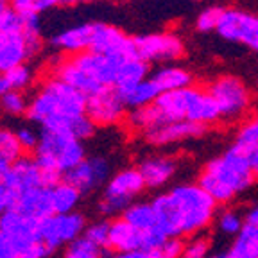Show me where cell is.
Returning a JSON list of instances; mask_svg holds the SVG:
<instances>
[{
    "label": "cell",
    "instance_id": "obj_1",
    "mask_svg": "<svg viewBox=\"0 0 258 258\" xmlns=\"http://www.w3.org/2000/svg\"><path fill=\"white\" fill-rule=\"evenodd\" d=\"M158 226L169 238L196 235L212 224L217 203L196 183L176 185L153 199Z\"/></svg>",
    "mask_w": 258,
    "mask_h": 258
},
{
    "label": "cell",
    "instance_id": "obj_2",
    "mask_svg": "<svg viewBox=\"0 0 258 258\" xmlns=\"http://www.w3.org/2000/svg\"><path fill=\"white\" fill-rule=\"evenodd\" d=\"M86 102L88 97L50 74L40 81L29 99L27 120L38 124L40 129L70 135L72 122L81 115H86Z\"/></svg>",
    "mask_w": 258,
    "mask_h": 258
},
{
    "label": "cell",
    "instance_id": "obj_3",
    "mask_svg": "<svg viewBox=\"0 0 258 258\" xmlns=\"http://www.w3.org/2000/svg\"><path fill=\"white\" fill-rule=\"evenodd\" d=\"M154 106L169 122L186 120L194 124L210 125L221 120L217 104L208 93V90L198 88V86L161 93Z\"/></svg>",
    "mask_w": 258,
    "mask_h": 258
},
{
    "label": "cell",
    "instance_id": "obj_4",
    "mask_svg": "<svg viewBox=\"0 0 258 258\" xmlns=\"http://www.w3.org/2000/svg\"><path fill=\"white\" fill-rule=\"evenodd\" d=\"M32 156L38 161L41 172L59 174L64 177V174L86 160V149L83 142L72 135L40 129V144Z\"/></svg>",
    "mask_w": 258,
    "mask_h": 258
},
{
    "label": "cell",
    "instance_id": "obj_5",
    "mask_svg": "<svg viewBox=\"0 0 258 258\" xmlns=\"http://www.w3.org/2000/svg\"><path fill=\"white\" fill-rule=\"evenodd\" d=\"M40 222V219L11 208L0 217V233L11 242L22 258H47L50 251L41 242Z\"/></svg>",
    "mask_w": 258,
    "mask_h": 258
},
{
    "label": "cell",
    "instance_id": "obj_6",
    "mask_svg": "<svg viewBox=\"0 0 258 258\" xmlns=\"http://www.w3.org/2000/svg\"><path fill=\"white\" fill-rule=\"evenodd\" d=\"M206 90L217 104L221 120L226 124L242 120L253 106V93L237 76L226 74L215 77L214 81H210Z\"/></svg>",
    "mask_w": 258,
    "mask_h": 258
},
{
    "label": "cell",
    "instance_id": "obj_7",
    "mask_svg": "<svg viewBox=\"0 0 258 258\" xmlns=\"http://www.w3.org/2000/svg\"><path fill=\"white\" fill-rule=\"evenodd\" d=\"M203 170L208 172L212 177H215L219 183L228 186L235 196L247 190L256 179L253 169H251L249 158L246 154L238 153L233 147H230L221 156L210 160Z\"/></svg>",
    "mask_w": 258,
    "mask_h": 258
},
{
    "label": "cell",
    "instance_id": "obj_8",
    "mask_svg": "<svg viewBox=\"0 0 258 258\" xmlns=\"http://www.w3.org/2000/svg\"><path fill=\"white\" fill-rule=\"evenodd\" d=\"M145 188V181L140 170L129 167L122 169L109 177L106 183L104 196L99 203V212L102 215L124 214L129 206L133 205V199Z\"/></svg>",
    "mask_w": 258,
    "mask_h": 258
},
{
    "label": "cell",
    "instance_id": "obj_9",
    "mask_svg": "<svg viewBox=\"0 0 258 258\" xmlns=\"http://www.w3.org/2000/svg\"><path fill=\"white\" fill-rule=\"evenodd\" d=\"M135 52L149 64H172L185 54V41L176 32H147L135 36Z\"/></svg>",
    "mask_w": 258,
    "mask_h": 258
},
{
    "label": "cell",
    "instance_id": "obj_10",
    "mask_svg": "<svg viewBox=\"0 0 258 258\" xmlns=\"http://www.w3.org/2000/svg\"><path fill=\"white\" fill-rule=\"evenodd\" d=\"M222 40L246 45L258 52V15H251L238 8H222L217 31Z\"/></svg>",
    "mask_w": 258,
    "mask_h": 258
},
{
    "label": "cell",
    "instance_id": "obj_11",
    "mask_svg": "<svg viewBox=\"0 0 258 258\" xmlns=\"http://www.w3.org/2000/svg\"><path fill=\"white\" fill-rule=\"evenodd\" d=\"M86 230V219L79 212L72 214L50 215L40 222V237L47 249H59L61 246H69L70 242L83 237Z\"/></svg>",
    "mask_w": 258,
    "mask_h": 258
},
{
    "label": "cell",
    "instance_id": "obj_12",
    "mask_svg": "<svg viewBox=\"0 0 258 258\" xmlns=\"http://www.w3.org/2000/svg\"><path fill=\"white\" fill-rule=\"evenodd\" d=\"M127 108L117 88H102L95 95L88 97L86 115L97 127H111L125 120Z\"/></svg>",
    "mask_w": 258,
    "mask_h": 258
},
{
    "label": "cell",
    "instance_id": "obj_13",
    "mask_svg": "<svg viewBox=\"0 0 258 258\" xmlns=\"http://www.w3.org/2000/svg\"><path fill=\"white\" fill-rule=\"evenodd\" d=\"M92 52L113 57V59H124L129 56H137L135 52V38L127 32L104 22H93L92 36Z\"/></svg>",
    "mask_w": 258,
    "mask_h": 258
},
{
    "label": "cell",
    "instance_id": "obj_14",
    "mask_svg": "<svg viewBox=\"0 0 258 258\" xmlns=\"http://www.w3.org/2000/svg\"><path fill=\"white\" fill-rule=\"evenodd\" d=\"M67 57H69V61L79 72H83L86 77L95 81L99 86H102V88H115L120 59H113V57L102 56V54L92 52V50Z\"/></svg>",
    "mask_w": 258,
    "mask_h": 258
},
{
    "label": "cell",
    "instance_id": "obj_15",
    "mask_svg": "<svg viewBox=\"0 0 258 258\" xmlns=\"http://www.w3.org/2000/svg\"><path fill=\"white\" fill-rule=\"evenodd\" d=\"M111 165L104 156H90L81 161L76 169L64 174V181L76 186L81 194H88L97 190L101 185L109 181Z\"/></svg>",
    "mask_w": 258,
    "mask_h": 258
},
{
    "label": "cell",
    "instance_id": "obj_16",
    "mask_svg": "<svg viewBox=\"0 0 258 258\" xmlns=\"http://www.w3.org/2000/svg\"><path fill=\"white\" fill-rule=\"evenodd\" d=\"M0 181L6 185V188L9 190L13 199L25 192L45 186L43 172H41L34 156H22L16 163H13L11 169L6 172V176Z\"/></svg>",
    "mask_w": 258,
    "mask_h": 258
},
{
    "label": "cell",
    "instance_id": "obj_17",
    "mask_svg": "<svg viewBox=\"0 0 258 258\" xmlns=\"http://www.w3.org/2000/svg\"><path fill=\"white\" fill-rule=\"evenodd\" d=\"M208 131V125L194 124V122L177 120V122H161V124L151 127L149 131L142 133L144 140L154 147H163V145L177 144V142L188 140V138H198Z\"/></svg>",
    "mask_w": 258,
    "mask_h": 258
},
{
    "label": "cell",
    "instance_id": "obj_18",
    "mask_svg": "<svg viewBox=\"0 0 258 258\" xmlns=\"http://www.w3.org/2000/svg\"><path fill=\"white\" fill-rule=\"evenodd\" d=\"M27 41L22 34L20 22L13 27H8L0 32V74H6L15 67L31 63Z\"/></svg>",
    "mask_w": 258,
    "mask_h": 258
},
{
    "label": "cell",
    "instance_id": "obj_19",
    "mask_svg": "<svg viewBox=\"0 0 258 258\" xmlns=\"http://www.w3.org/2000/svg\"><path fill=\"white\" fill-rule=\"evenodd\" d=\"M92 36H93V22H85V24H77L56 32L54 36H50L48 45L54 50H57V52L64 54V56H76V54L90 50V47H92Z\"/></svg>",
    "mask_w": 258,
    "mask_h": 258
},
{
    "label": "cell",
    "instance_id": "obj_20",
    "mask_svg": "<svg viewBox=\"0 0 258 258\" xmlns=\"http://www.w3.org/2000/svg\"><path fill=\"white\" fill-rule=\"evenodd\" d=\"M111 253H129V251L145 249V235L135 230L125 219L118 217L109 222V244Z\"/></svg>",
    "mask_w": 258,
    "mask_h": 258
},
{
    "label": "cell",
    "instance_id": "obj_21",
    "mask_svg": "<svg viewBox=\"0 0 258 258\" xmlns=\"http://www.w3.org/2000/svg\"><path fill=\"white\" fill-rule=\"evenodd\" d=\"M11 208L18 210L25 215L40 219V221L50 217V215H56L52 203V188L41 186V188H34L31 192L22 194V196L13 199Z\"/></svg>",
    "mask_w": 258,
    "mask_h": 258
},
{
    "label": "cell",
    "instance_id": "obj_22",
    "mask_svg": "<svg viewBox=\"0 0 258 258\" xmlns=\"http://www.w3.org/2000/svg\"><path fill=\"white\" fill-rule=\"evenodd\" d=\"M151 81L156 85L160 93L177 92V90H185L188 86H194L192 72L177 63L158 67L156 70L151 72Z\"/></svg>",
    "mask_w": 258,
    "mask_h": 258
},
{
    "label": "cell",
    "instance_id": "obj_23",
    "mask_svg": "<svg viewBox=\"0 0 258 258\" xmlns=\"http://www.w3.org/2000/svg\"><path fill=\"white\" fill-rule=\"evenodd\" d=\"M144 177L147 188H160L170 181V177L176 174V161L169 156H149L140 161L137 167Z\"/></svg>",
    "mask_w": 258,
    "mask_h": 258
},
{
    "label": "cell",
    "instance_id": "obj_24",
    "mask_svg": "<svg viewBox=\"0 0 258 258\" xmlns=\"http://www.w3.org/2000/svg\"><path fill=\"white\" fill-rule=\"evenodd\" d=\"M151 77V64L138 56H129L120 59L117 72V83L115 88L125 90L135 85H140Z\"/></svg>",
    "mask_w": 258,
    "mask_h": 258
},
{
    "label": "cell",
    "instance_id": "obj_25",
    "mask_svg": "<svg viewBox=\"0 0 258 258\" xmlns=\"http://www.w3.org/2000/svg\"><path fill=\"white\" fill-rule=\"evenodd\" d=\"M120 93L122 101H124L125 108L131 111V109H138V108H145V106H151L156 102V99L161 95L158 92L156 85H154L151 77L140 85H135L131 88H125V90H118Z\"/></svg>",
    "mask_w": 258,
    "mask_h": 258
},
{
    "label": "cell",
    "instance_id": "obj_26",
    "mask_svg": "<svg viewBox=\"0 0 258 258\" xmlns=\"http://www.w3.org/2000/svg\"><path fill=\"white\" fill-rule=\"evenodd\" d=\"M22 156H25V153L16 138V133L13 129L0 125V179Z\"/></svg>",
    "mask_w": 258,
    "mask_h": 258
},
{
    "label": "cell",
    "instance_id": "obj_27",
    "mask_svg": "<svg viewBox=\"0 0 258 258\" xmlns=\"http://www.w3.org/2000/svg\"><path fill=\"white\" fill-rule=\"evenodd\" d=\"M122 219L133 226L135 230L142 231V233H147V231L158 230V219L154 214V208L151 203H133L122 214Z\"/></svg>",
    "mask_w": 258,
    "mask_h": 258
},
{
    "label": "cell",
    "instance_id": "obj_28",
    "mask_svg": "<svg viewBox=\"0 0 258 258\" xmlns=\"http://www.w3.org/2000/svg\"><path fill=\"white\" fill-rule=\"evenodd\" d=\"M226 251L230 258H258V228L244 224L242 231L235 237L233 246Z\"/></svg>",
    "mask_w": 258,
    "mask_h": 258
},
{
    "label": "cell",
    "instance_id": "obj_29",
    "mask_svg": "<svg viewBox=\"0 0 258 258\" xmlns=\"http://www.w3.org/2000/svg\"><path fill=\"white\" fill-rule=\"evenodd\" d=\"M20 29L25 41H27L31 59H36L38 56H41V52H43L45 48L40 18L38 16H20Z\"/></svg>",
    "mask_w": 258,
    "mask_h": 258
},
{
    "label": "cell",
    "instance_id": "obj_30",
    "mask_svg": "<svg viewBox=\"0 0 258 258\" xmlns=\"http://www.w3.org/2000/svg\"><path fill=\"white\" fill-rule=\"evenodd\" d=\"M81 196L83 194L72 186L70 183L63 181L59 185H56L52 188V203H54V214L59 215V214H72L76 212L77 205L81 201Z\"/></svg>",
    "mask_w": 258,
    "mask_h": 258
},
{
    "label": "cell",
    "instance_id": "obj_31",
    "mask_svg": "<svg viewBox=\"0 0 258 258\" xmlns=\"http://www.w3.org/2000/svg\"><path fill=\"white\" fill-rule=\"evenodd\" d=\"M125 122L133 131H138L142 135L145 131H149L151 127H154V125L165 122V118H163V115H161L156 106L151 104L145 106V108L131 109L127 113V117H125Z\"/></svg>",
    "mask_w": 258,
    "mask_h": 258
},
{
    "label": "cell",
    "instance_id": "obj_32",
    "mask_svg": "<svg viewBox=\"0 0 258 258\" xmlns=\"http://www.w3.org/2000/svg\"><path fill=\"white\" fill-rule=\"evenodd\" d=\"M233 149H237L238 153L249 156L254 149L258 147V115L247 118L246 122H242L240 127L237 129L235 135V142L231 145Z\"/></svg>",
    "mask_w": 258,
    "mask_h": 258
},
{
    "label": "cell",
    "instance_id": "obj_33",
    "mask_svg": "<svg viewBox=\"0 0 258 258\" xmlns=\"http://www.w3.org/2000/svg\"><path fill=\"white\" fill-rule=\"evenodd\" d=\"M4 76L9 83V88L16 90V92L25 93L36 83V69L32 67V63H24L20 67H15L13 70L6 72Z\"/></svg>",
    "mask_w": 258,
    "mask_h": 258
},
{
    "label": "cell",
    "instance_id": "obj_34",
    "mask_svg": "<svg viewBox=\"0 0 258 258\" xmlns=\"http://www.w3.org/2000/svg\"><path fill=\"white\" fill-rule=\"evenodd\" d=\"M108 253H111V251L101 249L83 235V237L70 242L69 246H64L63 258H104V254Z\"/></svg>",
    "mask_w": 258,
    "mask_h": 258
},
{
    "label": "cell",
    "instance_id": "obj_35",
    "mask_svg": "<svg viewBox=\"0 0 258 258\" xmlns=\"http://www.w3.org/2000/svg\"><path fill=\"white\" fill-rule=\"evenodd\" d=\"M59 6V0H9V8L18 16H38Z\"/></svg>",
    "mask_w": 258,
    "mask_h": 258
},
{
    "label": "cell",
    "instance_id": "obj_36",
    "mask_svg": "<svg viewBox=\"0 0 258 258\" xmlns=\"http://www.w3.org/2000/svg\"><path fill=\"white\" fill-rule=\"evenodd\" d=\"M29 99H31V97H27L24 92L11 90V92H8L2 99H0V109H2L4 115L13 117V118L27 117Z\"/></svg>",
    "mask_w": 258,
    "mask_h": 258
},
{
    "label": "cell",
    "instance_id": "obj_37",
    "mask_svg": "<svg viewBox=\"0 0 258 258\" xmlns=\"http://www.w3.org/2000/svg\"><path fill=\"white\" fill-rule=\"evenodd\" d=\"M221 15H222V8H217V6L205 8L198 15V18H196V29H198L199 32H214V31H217Z\"/></svg>",
    "mask_w": 258,
    "mask_h": 258
},
{
    "label": "cell",
    "instance_id": "obj_38",
    "mask_svg": "<svg viewBox=\"0 0 258 258\" xmlns=\"http://www.w3.org/2000/svg\"><path fill=\"white\" fill-rule=\"evenodd\" d=\"M85 237L90 242H93L95 246H99L101 249L109 251L108 244H109V222L108 221H97L93 224L86 226L85 230Z\"/></svg>",
    "mask_w": 258,
    "mask_h": 258
},
{
    "label": "cell",
    "instance_id": "obj_39",
    "mask_svg": "<svg viewBox=\"0 0 258 258\" xmlns=\"http://www.w3.org/2000/svg\"><path fill=\"white\" fill-rule=\"evenodd\" d=\"M244 224H246V221L233 210H226L219 217V230L224 235H235L237 237L244 228Z\"/></svg>",
    "mask_w": 258,
    "mask_h": 258
},
{
    "label": "cell",
    "instance_id": "obj_40",
    "mask_svg": "<svg viewBox=\"0 0 258 258\" xmlns=\"http://www.w3.org/2000/svg\"><path fill=\"white\" fill-rule=\"evenodd\" d=\"M210 249H212V244H210L208 237H194L192 240L185 242V258H208L210 256Z\"/></svg>",
    "mask_w": 258,
    "mask_h": 258
},
{
    "label": "cell",
    "instance_id": "obj_41",
    "mask_svg": "<svg viewBox=\"0 0 258 258\" xmlns=\"http://www.w3.org/2000/svg\"><path fill=\"white\" fill-rule=\"evenodd\" d=\"M15 133L18 142H20L22 149H24V153H34L36 151L38 144H40V131L29 127V125H20Z\"/></svg>",
    "mask_w": 258,
    "mask_h": 258
},
{
    "label": "cell",
    "instance_id": "obj_42",
    "mask_svg": "<svg viewBox=\"0 0 258 258\" xmlns=\"http://www.w3.org/2000/svg\"><path fill=\"white\" fill-rule=\"evenodd\" d=\"M160 258H181L185 253V240L181 238H167L160 247H158Z\"/></svg>",
    "mask_w": 258,
    "mask_h": 258
},
{
    "label": "cell",
    "instance_id": "obj_43",
    "mask_svg": "<svg viewBox=\"0 0 258 258\" xmlns=\"http://www.w3.org/2000/svg\"><path fill=\"white\" fill-rule=\"evenodd\" d=\"M113 258H160V253H158V247H154V249H137L129 251V253H118Z\"/></svg>",
    "mask_w": 258,
    "mask_h": 258
},
{
    "label": "cell",
    "instance_id": "obj_44",
    "mask_svg": "<svg viewBox=\"0 0 258 258\" xmlns=\"http://www.w3.org/2000/svg\"><path fill=\"white\" fill-rule=\"evenodd\" d=\"M0 258H22L11 242L0 233Z\"/></svg>",
    "mask_w": 258,
    "mask_h": 258
},
{
    "label": "cell",
    "instance_id": "obj_45",
    "mask_svg": "<svg viewBox=\"0 0 258 258\" xmlns=\"http://www.w3.org/2000/svg\"><path fill=\"white\" fill-rule=\"evenodd\" d=\"M13 206V198L11 194H9V190L6 188V185L2 181H0V217L8 212V210H11Z\"/></svg>",
    "mask_w": 258,
    "mask_h": 258
},
{
    "label": "cell",
    "instance_id": "obj_46",
    "mask_svg": "<svg viewBox=\"0 0 258 258\" xmlns=\"http://www.w3.org/2000/svg\"><path fill=\"white\" fill-rule=\"evenodd\" d=\"M244 221H246V224L253 226V228H258V205L247 210L246 219H244Z\"/></svg>",
    "mask_w": 258,
    "mask_h": 258
},
{
    "label": "cell",
    "instance_id": "obj_47",
    "mask_svg": "<svg viewBox=\"0 0 258 258\" xmlns=\"http://www.w3.org/2000/svg\"><path fill=\"white\" fill-rule=\"evenodd\" d=\"M247 158H249V163H251V169H253V172H254V177H258V147Z\"/></svg>",
    "mask_w": 258,
    "mask_h": 258
},
{
    "label": "cell",
    "instance_id": "obj_48",
    "mask_svg": "<svg viewBox=\"0 0 258 258\" xmlns=\"http://www.w3.org/2000/svg\"><path fill=\"white\" fill-rule=\"evenodd\" d=\"M8 92H11V88H9V83L8 79H6L4 74H0V99L6 95Z\"/></svg>",
    "mask_w": 258,
    "mask_h": 258
},
{
    "label": "cell",
    "instance_id": "obj_49",
    "mask_svg": "<svg viewBox=\"0 0 258 258\" xmlns=\"http://www.w3.org/2000/svg\"><path fill=\"white\" fill-rule=\"evenodd\" d=\"M86 0H59L61 8H77V6L85 4Z\"/></svg>",
    "mask_w": 258,
    "mask_h": 258
},
{
    "label": "cell",
    "instance_id": "obj_50",
    "mask_svg": "<svg viewBox=\"0 0 258 258\" xmlns=\"http://www.w3.org/2000/svg\"><path fill=\"white\" fill-rule=\"evenodd\" d=\"M208 258H230V254H228V251H221V253L210 254Z\"/></svg>",
    "mask_w": 258,
    "mask_h": 258
},
{
    "label": "cell",
    "instance_id": "obj_51",
    "mask_svg": "<svg viewBox=\"0 0 258 258\" xmlns=\"http://www.w3.org/2000/svg\"><path fill=\"white\" fill-rule=\"evenodd\" d=\"M9 8V0H0V15Z\"/></svg>",
    "mask_w": 258,
    "mask_h": 258
},
{
    "label": "cell",
    "instance_id": "obj_52",
    "mask_svg": "<svg viewBox=\"0 0 258 258\" xmlns=\"http://www.w3.org/2000/svg\"><path fill=\"white\" fill-rule=\"evenodd\" d=\"M2 115H4V113H2V109H0V117H2Z\"/></svg>",
    "mask_w": 258,
    "mask_h": 258
},
{
    "label": "cell",
    "instance_id": "obj_53",
    "mask_svg": "<svg viewBox=\"0 0 258 258\" xmlns=\"http://www.w3.org/2000/svg\"><path fill=\"white\" fill-rule=\"evenodd\" d=\"M190 2H198V0H190Z\"/></svg>",
    "mask_w": 258,
    "mask_h": 258
},
{
    "label": "cell",
    "instance_id": "obj_54",
    "mask_svg": "<svg viewBox=\"0 0 258 258\" xmlns=\"http://www.w3.org/2000/svg\"><path fill=\"white\" fill-rule=\"evenodd\" d=\"M181 258H185V256H181Z\"/></svg>",
    "mask_w": 258,
    "mask_h": 258
}]
</instances>
